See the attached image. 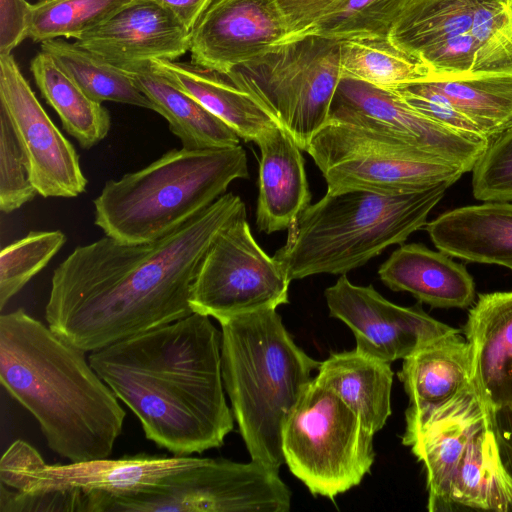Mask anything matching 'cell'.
<instances>
[{"label": "cell", "mask_w": 512, "mask_h": 512, "mask_svg": "<svg viewBox=\"0 0 512 512\" xmlns=\"http://www.w3.org/2000/svg\"><path fill=\"white\" fill-rule=\"evenodd\" d=\"M243 215L242 199L225 193L158 239L105 235L76 247L53 271L48 326L90 353L192 314L191 288L206 252Z\"/></svg>", "instance_id": "6da1fadb"}, {"label": "cell", "mask_w": 512, "mask_h": 512, "mask_svg": "<svg viewBox=\"0 0 512 512\" xmlns=\"http://www.w3.org/2000/svg\"><path fill=\"white\" fill-rule=\"evenodd\" d=\"M88 360L138 418L145 437L176 456L223 445L233 430L221 369V331L192 314L92 351Z\"/></svg>", "instance_id": "7a4b0ae2"}, {"label": "cell", "mask_w": 512, "mask_h": 512, "mask_svg": "<svg viewBox=\"0 0 512 512\" xmlns=\"http://www.w3.org/2000/svg\"><path fill=\"white\" fill-rule=\"evenodd\" d=\"M85 351L17 309L0 316V382L71 461L108 458L126 416Z\"/></svg>", "instance_id": "3957f363"}, {"label": "cell", "mask_w": 512, "mask_h": 512, "mask_svg": "<svg viewBox=\"0 0 512 512\" xmlns=\"http://www.w3.org/2000/svg\"><path fill=\"white\" fill-rule=\"evenodd\" d=\"M221 326V369L251 460L279 469L286 420L320 362L286 330L277 309L231 317Z\"/></svg>", "instance_id": "277c9868"}, {"label": "cell", "mask_w": 512, "mask_h": 512, "mask_svg": "<svg viewBox=\"0 0 512 512\" xmlns=\"http://www.w3.org/2000/svg\"><path fill=\"white\" fill-rule=\"evenodd\" d=\"M451 185L443 182L397 194L327 191L297 217L273 257L290 281L323 273L345 275L425 226Z\"/></svg>", "instance_id": "5b68a950"}, {"label": "cell", "mask_w": 512, "mask_h": 512, "mask_svg": "<svg viewBox=\"0 0 512 512\" xmlns=\"http://www.w3.org/2000/svg\"><path fill=\"white\" fill-rule=\"evenodd\" d=\"M248 178L242 146L171 149L146 167L109 180L94 199L95 224L118 241L158 239Z\"/></svg>", "instance_id": "8992f818"}, {"label": "cell", "mask_w": 512, "mask_h": 512, "mask_svg": "<svg viewBox=\"0 0 512 512\" xmlns=\"http://www.w3.org/2000/svg\"><path fill=\"white\" fill-rule=\"evenodd\" d=\"M373 437L355 411L313 378L284 425V462L313 495L332 499L370 472Z\"/></svg>", "instance_id": "52a82bcc"}, {"label": "cell", "mask_w": 512, "mask_h": 512, "mask_svg": "<svg viewBox=\"0 0 512 512\" xmlns=\"http://www.w3.org/2000/svg\"><path fill=\"white\" fill-rule=\"evenodd\" d=\"M306 151L327 123L340 72V42L304 35L229 71Z\"/></svg>", "instance_id": "ba28073f"}, {"label": "cell", "mask_w": 512, "mask_h": 512, "mask_svg": "<svg viewBox=\"0 0 512 512\" xmlns=\"http://www.w3.org/2000/svg\"><path fill=\"white\" fill-rule=\"evenodd\" d=\"M291 496L278 469L202 458L138 491L93 494L90 512H288Z\"/></svg>", "instance_id": "9c48e42d"}, {"label": "cell", "mask_w": 512, "mask_h": 512, "mask_svg": "<svg viewBox=\"0 0 512 512\" xmlns=\"http://www.w3.org/2000/svg\"><path fill=\"white\" fill-rule=\"evenodd\" d=\"M306 152L322 172L328 192L364 189L397 194L443 182L464 172L400 139L349 123L328 120Z\"/></svg>", "instance_id": "30bf717a"}, {"label": "cell", "mask_w": 512, "mask_h": 512, "mask_svg": "<svg viewBox=\"0 0 512 512\" xmlns=\"http://www.w3.org/2000/svg\"><path fill=\"white\" fill-rule=\"evenodd\" d=\"M281 264L254 239L243 215L223 228L206 252L190 294L194 312L218 322L288 303Z\"/></svg>", "instance_id": "8fae6325"}, {"label": "cell", "mask_w": 512, "mask_h": 512, "mask_svg": "<svg viewBox=\"0 0 512 512\" xmlns=\"http://www.w3.org/2000/svg\"><path fill=\"white\" fill-rule=\"evenodd\" d=\"M201 457L137 454L70 463H46L23 440L14 441L0 460V485L12 491L85 495L123 494L157 484L166 476L201 462Z\"/></svg>", "instance_id": "7c38bea8"}, {"label": "cell", "mask_w": 512, "mask_h": 512, "mask_svg": "<svg viewBox=\"0 0 512 512\" xmlns=\"http://www.w3.org/2000/svg\"><path fill=\"white\" fill-rule=\"evenodd\" d=\"M328 120L390 135L460 168L472 171L490 142L440 124L409 106L394 90L341 78Z\"/></svg>", "instance_id": "4fadbf2b"}, {"label": "cell", "mask_w": 512, "mask_h": 512, "mask_svg": "<svg viewBox=\"0 0 512 512\" xmlns=\"http://www.w3.org/2000/svg\"><path fill=\"white\" fill-rule=\"evenodd\" d=\"M0 105L27 156L38 194L72 198L83 193L88 180L74 146L48 116L11 54H0Z\"/></svg>", "instance_id": "5bb4252c"}, {"label": "cell", "mask_w": 512, "mask_h": 512, "mask_svg": "<svg viewBox=\"0 0 512 512\" xmlns=\"http://www.w3.org/2000/svg\"><path fill=\"white\" fill-rule=\"evenodd\" d=\"M324 295L330 315L352 330L356 349L388 363L405 359L457 330L432 318L419 305L394 304L372 285H355L346 275H341Z\"/></svg>", "instance_id": "9a60e30c"}, {"label": "cell", "mask_w": 512, "mask_h": 512, "mask_svg": "<svg viewBox=\"0 0 512 512\" xmlns=\"http://www.w3.org/2000/svg\"><path fill=\"white\" fill-rule=\"evenodd\" d=\"M287 37L275 0H214L190 31L191 62L227 73Z\"/></svg>", "instance_id": "2e32d148"}, {"label": "cell", "mask_w": 512, "mask_h": 512, "mask_svg": "<svg viewBox=\"0 0 512 512\" xmlns=\"http://www.w3.org/2000/svg\"><path fill=\"white\" fill-rule=\"evenodd\" d=\"M75 42L124 69L154 59L176 60L189 51L190 30L158 4L131 0Z\"/></svg>", "instance_id": "e0dca14e"}, {"label": "cell", "mask_w": 512, "mask_h": 512, "mask_svg": "<svg viewBox=\"0 0 512 512\" xmlns=\"http://www.w3.org/2000/svg\"><path fill=\"white\" fill-rule=\"evenodd\" d=\"M492 410L473 381L432 414L411 439L408 446L426 471L430 512L453 510L450 492L457 466Z\"/></svg>", "instance_id": "ac0fdd59"}, {"label": "cell", "mask_w": 512, "mask_h": 512, "mask_svg": "<svg viewBox=\"0 0 512 512\" xmlns=\"http://www.w3.org/2000/svg\"><path fill=\"white\" fill-rule=\"evenodd\" d=\"M398 377L409 397L402 437L408 446L432 414L474 381L471 345L458 330L448 333L403 359Z\"/></svg>", "instance_id": "d6986e66"}, {"label": "cell", "mask_w": 512, "mask_h": 512, "mask_svg": "<svg viewBox=\"0 0 512 512\" xmlns=\"http://www.w3.org/2000/svg\"><path fill=\"white\" fill-rule=\"evenodd\" d=\"M255 143L261 152L257 228L266 234L289 229L311 200L302 150L279 124L265 130Z\"/></svg>", "instance_id": "ffe728a7"}, {"label": "cell", "mask_w": 512, "mask_h": 512, "mask_svg": "<svg viewBox=\"0 0 512 512\" xmlns=\"http://www.w3.org/2000/svg\"><path fill=\"white\" fill-rule=\"evenodd\" d=\"M464 333L480 394L494 409L512 405V291L481 294Z\"/></svg>", "instance_id": "44dd1931"}, {"label": "cell", "mask_w": 512, "mask_h": 512, "mask_svg": "<svg viewBox=\"0 0 512 512\" xmlns=\"http://www.w3.org/2000/svg\"><path fill=\"white\" fill-rule=\"evenodd\" d=\"M152 68L221 119L245 141L255 142L279 124L262 103L231 72L223 73L188 62L154 59Z\"/></svg>", "instance_id": "7402d4cb"}, {"label": "cell", "mask_w": 512, "mask_h": 512, "mask_svg": "<svg viewBox=\"0 0 512 512\" xmlns=\"http://www.w3.org/2000/svg\"><path fill=\"white\" fill-rule=\"evenodd\" d=\"M425 226L439 251L468 262L512 270V203L486 202L456 208Z\"/></svg>", "instance_id": "603a6c76"}, {"label": "cell", "mask_w": 512, "mask_h": 512, "mask_svg": "<svg viewBox=\"0 0 512 512\" xmlns=\"http://www.w3.org/2000/svg\"><path fill=\"white\" fill-rule=\"evenodd\" d=\"M378 274L391 290L409 292L435 308H465L475 298L474 280L466 268L421 244L401 245Z\"/></svg>", "instance_id": "cb8c5ba5"}, {"label": "cell", "mask_w": 512, "mask_h": 512, "mask_svg": "<svg viewBox=\"0 0 512 512\" xmlns=\"http://www.w3.org/2000/svg\"><path fill=\"white\" fill-rule=\"evenodd\" d=\"M393 376L390 363L355 348L320 362L315 379L355 411L374 435L391 415Z\"/></svg>", "instance_id": "d4e9b609"}, {"label": "cell", "mask_w": 512, "mask_h": 512, "mask_svg": "<svg viewBox=\"0 0 512 512\" xmlns=\"http://www.w3.org/2000/svg\"><path fill=\"white\" fill-rule=\"evenodd\" d=\"M154 104L183 148L206 149L239 145L240 137L221 119L157 73L151 61L122 69Z\"/></svg>", "instance_id": "484cf974"}, {"label": "cell", "mask_w": 512, "mask_h": 512, "mask_svg": "<svg viewBox=\"0 0 512 512\" xmlns=\"http://www.w3.org/2000/svg\"><path fill=\"white\" fill-rule=\"evenodd\" d=\"M494 410L468 443L451 486L452 508L512 512V477L498 447Z\"/></svg>", "instance_id": "4316f807"}, {"label": "cell", "mask_w": 512, "mask_h": 512, "mask_svg": "<svg viewBox=\"0 0 512 512\" xmlns=\"http://www.w3.org/2000/svg\"><path fill=\"white\" fill-rule=\"evenodd\" d=\"M30 70L43 98L82 148L90 149L107 136L111 127L109 111L87 96L49 54L42 50L37 53Z\"/></svg>", "instance_id": "83f0119b"}, {"label": "cell", "mask_w": 512, "mask_h": 512, "mask_svg": "<svg viewBox=\"0 0 512 512\" xmlns=\"http://www.w3.org/2000/svg\"><path fill=\"white\" fill-rule=\"evenodd\" d=\"M475 11L476 0H408L389 39L420 60L448 40L473 35Z\"/></svg>", "instance_id": "f1b7e54d"}, {"label": "cell", "mask_w": 512, "mask_h": 512, "mask_svg": "<svg viewBox=\"0 0 512 512\" xmlns=\"http://www.w3.org/2000/svg\"><path fill=\"white\" fill-rule=\"evenodd\" d=\"M425 81L471 119L490 142L512 129V71Z\"/></svg>", "instance_id": "f546056e"}, {"label": "cell", "mask_w": 512, "mask_h": 512, "mask_svg": "<svg viewBox=\"0 0 512 512\" xmlns=\"http://www.w3.org/2000/svg\"><path fill=\"white\" fill-rule=\"evenodd\" d=\"M57 65L96 102L112 101L155 110L131 76L96 53L59 38L41 43Z\"/></svg>", "instance_id": "4dcf8cb0"}, {"label": "cell", "mask_w": 512, "mask_h": 512, "mask_svg": "<svg viewBox=\"0 0 512 512\" xmlns=\"http://www.w3.org/2000/svg\"><path fill=\"white\" fill-rule=\"evenodd\" d=\"M340 72L341 78L389 90L435 78L427 66L396 46L389 37L340 41Z\"/></svg>", "instance_id": "1f68e13d"}, {"label": "cell", "mask_w": 512, "mask_h": 512, "mask_svg": "<svg viewBox=\"0 0 512 512\" xmlns=\"http://www.w3.org/2000/svg\"><path fill=\"white\" fill-rule=\"evenodd\" d=\"M131 0H40L32 5L28 38L77 39L108 20Z\"/></svg>", "instance_id": "d6a6232c"}, {"label": "cell", "mask_w": 512, "mask_h": 512, "mask_svg": "<svg viewBox=\"0 0 512 512\" xmlns=\"http://www.w3.org/2000/svg\"><path fill=\"white\" fill-rule=\"evenodd\" d=\"M407 2L408 0H340L305 35H317L339 42L363 37H389Z\"/></svg>", "instance_id": "836d02e7"}, {"label": "cell", "mask_w": 512, "mask_h": 512, "mask_svg": "<svg viewBox=\"0 0 512 512\" xmlns=\"http://www.w3.org/2000/svg\"><path fill=\"white\" fill-rule=\"evenodd\" d=\"M66 242L60 230L31 231L0 252V309L3 310Z\"/></svg>", "instance_id": "e575fe53"}, {"label": "cell", "mask_w": 512, "mask_h": 512, "mask_svg": "<svg viewBox=\"0 0 512 512\" xmlns=\"http://www.w3.org/2000/svg\"><path fill=\"white\" fill-rule=\"evenodd\" d=\"M37 194L27 156L7 112L0 105V209L11 213Z\"/></svg>", "instance_id": "d590c367"}, {"label": "cell", "mask_w": 512, "mask_h": 512, "mask_svg": "<svg viewBox=\"0 0 512 512\" xmlns=\"http://www.w3.org/2000/svg\"><path fill=\"white\" fill-rule=\"evenodd\" d=\"M472 172L475 199L512 202V129L489 144Z\"/></svg>", "instance_id": "8d00e7d4"}, {"label": "cell", "mask_w": 512, "mask_h": 512, "mask_svg": "<svg viewBox=\"0 0 512 512\" xmlns=\"http://www.w3.org/2000/svg\"><path fill=\"white\" fill-rule=\"evenodd\" d=\"M393 90L409 106L429 119L476 139L490 142L471 119L463 114L443 93L431 87L425 80L404 84Z\"/></svg>", "instance_id": "74e56055"}, {"label": "cell", "mask_w": 512, "mask_h": 512, "mask_svg": "<svg viewBox=\"0 0 512 512\" xmlns=\"http://www.w3.org/2000/svg\"><path fill=\"white\" fill-rule=\"evenodd\" d=\"M340 0H275L285 22L287 40L305 35Z\"/></svg>", "instance_id": "f35d334b"}, {"label": "cell", "mask_w": 512, "mask_h": 512, "mask_svg": "<svg viewBox=\"0 0 512 512\" xmlns=\"http://www.w3.org/2000/svg\"><path fill=\"white\" fill-rule=\"evenodd\" d=\"M31 10L26 0H0V54H11L28 38Z\"/></svg>", "instance_id": "ab89813d"}, {"label": "cell", "mask_w": 512, "mask_h": 512, "mask_svg": "<svg viewBox=\"0 0 512 512\" xmlns=\"http://www.w3.org/2000/svg\"><path fill=\"white\" fill-rule=\"evenodd\" d=\"M170 12L188 30L194 27L200 16L214 0H149Z\"/></svg>", "instance_id": "60d3db41"}, {"label": "cell", "mask_w": 512, "mask_h": 512, "mask_svg": "<svg viewBox=\"0 0 512 512\" xmlns=\"http://www.w3.org/2000/svg\"><path fill=\"white\" fill-rule=\"evenodd\" d=\"M494 425L502 462L512 477V405L495 409Z\"/></svg>", "instance_id": "b9f144b4"}]
</instances>
